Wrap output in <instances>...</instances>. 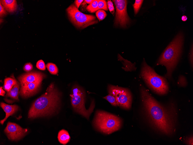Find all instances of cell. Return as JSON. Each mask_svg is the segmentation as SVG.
Wrapping results in <instances>:
<instances>
[{
    "label": "cell",
    "mask_w": 193,
    "mask_h": 145,
    "mask_svg": "<svg viewBox=\"0 0 193 145\" xmlns=\"http://www.w3.org/2000/svg\"><path fill=\"white\" fill-rule=\"evenodd\" d=\"M140 92L143 107L151 125L163 134L172 135L175 131L177 117L175 105L172 102L162 104L143 87H141Z\"/></svg>",
    "instance_id": "6da1fadb"
},
{
    "label": "cell",
    "mask_w": 193,
    "mask_h": 145,
    "mask_svg": "<svg viewBox=\"0 0 193 145\" xmlns=\"http://www.w3.org/2000/svg\"><path fill=\"white\" fill-rule=\"evenodd\" d=\"M60 97V93L51 83L46 92L33 103L28 112V118H33L54 114L59 108Z\"/></svg>",
    "instance_id": "7a4b0ae2"
},
{
    "label": "cell",
    "mask_w": 193,
    "mask_h": 145,
    "mask_svg": "<svg viewBox=\"0 0 193 145\" xmlns=\"http://www.w3.org/2000/svg\"><path fill=\"white\" fill-rule=\"evenodd\" d=\"M183 35L179 33L166 47L159 58L157 65L165 66L167 73L165 77L170 79L181 55L183 42Z\"/></svg>",
    "instance_id": "3957f363"
},
{
    "label": "cell",
    "mask_w": 193,
    "mask_h": 145,
    "mask_svg": "<svg viewBox=\"0 0 193 145\" xmlns=\"http://www.w3.org/2000/svg\"><path fill=\"white\" fill-rule=\"evenodd\" d=\"M122 120L119 117L103 111L97 110L93 121L95 128L106 134H110L119 130Z\"/></svg>",
    "instance_id": "277c9868"
},
{
    "label": "cell",
    "mask_w": 193,
    "mask_h": 145,
    "mask_svg": "<svg viewBox=\"0 0 193 145\" xmlns=\"http://www.w3.org/2000/svg\"><path fill=\"white\" fill-rule=\"evenodd\" d=\"M141 76L148 86L157 93L164 95L169 90L166 78L157 74L146 63L144 59L141 70Z\"/></svg>",
    "instance_id": "5b68a950"
},
{
    "label": "cell",
    "mask_w": 193,
    "mask_h": 145,
    "mask_svg": "<svg viewBox=\"0 0 193 145\" xmlns=\"http://www.w3.org/2000/svg\"><path fill=\"white\" fill-rule=\"evenodd\" d=\"M71 97V104L74 110L89 120L95 107L94 100H92L89 108L87 109L85 107V93L84 90L78 85H75L72 87Z\"/></svg>",
    "instance_id": "8992f818"
},
{
    "label": "cell",
    "mask_w": 193,
    "mask_h": 145,
    "mask_svg": "<svg viewBox=\"0 0 193 145\" xmlns=\"http://www.w3.org/2000/svg\"><path fill=\"white\" fill-rule=\"evenodd\" d=\"M66 11L70 20L78 28L83 29L98 22L94 15L83 13L74 4L70 5L66 9Z\"/></svg>",
    "instance_id": "52a82bcc"
},
{
    "label": "cell",
    "mask_w": 193,
    "mask_h": 145,
    "mask_svg": "<svg viewBox=\"0 0 193 145\" xmlns=\"http://www.w3.org/2000/svg\"><path fill=\"white\" fill-rule=\"evenodd\" d=\"M109 94L116 98L118 106L125 109H129L131 107L132 96L127 89L109 85L108 87Z\"/></svg>",
    "instance_id": "ba28073f"
},
{
    "label": "cell",
    "mask_w": 193,
    "mask_h": 145,
    "mask_svg": "<svg viewBox=\"0 0 193 145\" xmlns=\"http://www.w3.org/2000/svg\"><path fill=\"white\" fill-rule=\"evenodd\" d=\"M116 7V16L114 24L119 25L125 28L130 22V20L127 12V1L125 0H113Z\"/></svg>",
    "instance_id": "9c48e42d"
},
{
    "label": "cell",
    "mask_w": 193,
    "mask_h": 145,
    "mask_svg": "<svg viewBox=\"0 0 193 145\" xmlns=\"http://www.w3.org/2000/svg\"><path fill=\"white\" fill-rule=\"evenodd\" d=\"M27 129H23L14 123L8 122L4 130L8 138L12 141H17L21 139L27 133Z\"/></svg>",
    "instance_id": "30bf717a"
},
{
    "label": "cell",
    "mask_w": 193,
    "mask_h": 145,
    "mask_svg": "<svg viewBox=\"0 0 193 145\" xmlns=\"http://www.w3.org/2000/svg\"><path fill=\"white\" fill-rule=\"evenodd\" d=\"M45 77V75L41 72H32L23 74L18 78L21 85L32 82L42 81Z\"/></svg>",
    "instance_id": "8fae6325"
},
{
    "label": "cell",
    "mask_w": 193,
    "mask_h": 145,
    "mask_svg": "<svg viewBox=\"0 0 193 145\" xmlns=\"http://www.w3.org/2000/svg\"><path fill=\"white\" fill-rule=\"evenodd\" d=\"M42 81L30 82L21 85L19 93L24 98L29 97L38 91Z\"/></svg>",
    "instance_id": "7c38bea8"
},
{
    "label": "cell",
    "mask_w": 193,
    "mask_h": 145,
    "mask_svg": "<svg viewBox=\"0 0 193 145\" xmlns=\"http://www.w3.org/2000/svg\"><path fill=\"white\" fill-rule=\"evenodd\" d=\"M0 106L6 113L5 117L0 120V123L2 125L9 117L18 111V107L16 105H9L3 102L0 103Z\"/></svg>",
    "instance_id": "4fadbf2b"
},
{
    "label": "cell",
    "mask_w": 193,
    "mask_h": 145,
    "mask_svg": "<svg viewBox=\"0 0 193 145\" xmlns=\"http://www.w3.org/2000/svg\"><path fill=\"white\" fill-rule=\"evenodd\" d=\"M0 2L6 11L10 13L15 12L17 10V5L16 0H2Z\"/></svg>",
    "instance_id": "5bb4252c"
},
{
    "label": "cell",
    "mask_w": 193,
    "mask_h": 145,
    "mask_svg": "<svg viewBox=\"0 0 193 145\" xmlns=\"http://www.w3.org/2000/svg\"><path fill=\"white\" fill-rule=\"evenodd\" d=\"M57 138L61 144L66 145L70 141V137L68 131L63 129L59 131Z\"/></svg>",
    "instance_id": "9a60e30c"
},
{
    "label": "cell",
    "mask_w": 193,
    "mask_h": 145,
    "mask_svg": "<svg viewBox=\"0 0 193 145\" xmlns=\"http://www.w3.org/2000/svg\"><path fill=\"white\" fill-rule=\"evenodd\" d=\"M20 83L17 81V83L9 91L7 92L6 97H10L16 100H19L18 95L20 88Z\"/></svg>",
    "instance_id": "2e32d148"
},
{
    "label": "cell",
    "mask_w": 193,
    "mask_h": 145,
    "mask_svg": "<svg viewBox=\"0 0 193 145\" xmlns=\"http://www.w3.org/2000/svg\"><path fill=\"white\" fill-rule=\"evenodd\" d=\"M17 82L16 80L13 78H6L4 80L3 89L7 92L9 91L16 84Z\"/></svg>",
    "instance_id": "e0dca14e"
},
{
    "label": "cell",
    "mask_w": 193,
    "mask_h": 145,
    "mask_svg": "<svg viewBox=\"0 0 193 145\" xmlns=\"http://www.w3.org/2000/svg\"><path fill=\"white\" fill-rule=\"evenodd\" d=\"M46 67L48 70L51 74H57L58 71V70L57 66L52 63H48L46 65Z\"/></svg>",
    "instance_id": "ac0fdd59"
},
{
    "label": "cell",
    "mask_w": 193,
    "mask_h": 145,
    "mask_svg": "<svg viewBox=\"0 0 193 145\" xmlns=\"http://www.w3.org/2000/svg\"><path fill=\"white\" fill-rule=\"evenodd\" d=\"M99 0H94V1L89 4L87 8V10L89 12L93 13L98 10V5Z\"/></svg>",
    "instance_id": "d6986e66"
},
{
    "label": "cell",
    "mask_w": 193,
    "mask_h": 145,
    "mask_svg": "<svg viewBox=\"0 0 193 145\" xmlns=\"http://www.w3.org/2000/svg\"><path fill=\"white\" fill-rule=\"evenodd\" d=\"M103 98L109 102L112 105L114 106H118L116 98L113 95L109 94Z\"/></svg>",
    "instance_id": "ffe728a7"
},
{
    "label": "cell",
    "mask_w": 193,
    "mask_h": 145,
    "mask_svg": "<svg viewBox=\"0 0 193 145\" xmlns=\"http://www.w3.org/2000/svg\"><path fill=\"white\" fill-rule=\"evenodd\" d=\"M96 15L99 21H100L104 19L106 17L107 14L104 10L100 9L96 11Z\"/></svg>",
    "instance_id": "44dd1931"
},
{
    "label": "cell",
    "mask_w": 193,
    "mask_h": 145,
    "mask_svg": "<svg viewBox=\"0 0 193 145\" xmlns=\"http://www.w3.org/2000/svg\"><path fill=\"white\" fill-rule=\"evenodd\" d=\"M143 0H136L134 4L133 5L135 14H136L140 9Z\"/></svg>",
    "instance_id": "7402d4cb"
},
{
    "label": "cell",
    "mask_w": 193,
    "mask_h": 145,
    "mask_svg": "<svg viewBox=\"0 0 193 145\" xmlns=\"http://www.w3.org/2000/svg\"><path fill=\"white\" fill-rule=\"evenodd\" d=\"M101 9L107 11L108 6L106 1L103 0H99L98 5V10Z\"/></svg>",
    "instance_id": "603a6c76"
},
{
    "label": "cell",
    "mask_w": 193,
    "mask_h": 145,
    "mask_svg": "<svg viewBox=\"0 0 193 145\" xmlns=\"http://www.w3.org/2000/svg\"><path fill=\"white\" fill-rule=\"evenodd\" d=\"M36 67L41 70H45L46 69L45 63L42 60H39L37 61L36 64Z\"/></svg>",
    "instance_id": "cb8c5ba5"
},
{
    "label": "cell",
    "mask_w": 193,
    "mask_h": 145,
    "mask_svg": "<svg viewBox=\"0 0 193 145\" xmlns=\"http://www.w3.org/2000/svg\"><path fill=\"white\" fill-rule=\"evenodd\" d=\"M178 84L180 86L185 87L187 85V82L185 78L183 76H180L179 78Z\"/></svg>",
    "instance_id": "d4e9b609"
},
{
    "label": "cell",
    "mask_w": 193,
    "mask_h": 145,
    "mask_svg": "<svg viewBox=\"0 0 193 145\" xmlns=\"http://www.w3.org/2000/svg\"><path fill=\"white\" fill-rule=\"evenodd\" d=\"M7 14V12H6L5 9L3 6L0 2V17L1 18H3L6 16Z\"/></svg>",
    "instance_id": "484cf974"
},
{
    "label": "cell",
    "mask_w": 193,
    "mask_h": 145,
    "mask_svg": "<svg viewBox=\"0 0 193 145\" xmlns=\"http://www.w3.org/2000/svg\"><path fill=\"white\" fill-rule=\"evenodd\" d=\"M33 69V65L30 63H27L25 64L24 67V70L27 72L31 71Z\"/></svg>",
    "instance_id": "4316f807"
},
{
    "label": "cell",
    "mask_w": 193,
    "mask_h": 145,
    "mask_svg": "<svg viewBox=\"0 0 193 145\" xmlns=\"http://www.w3.org/2000/svg\"><path fill=\"white\" fill-rule=\"evenodd\" d=\"M83 0H76L75 1V5L78 9L81 3L83 1Z\"/></svg>",
    "instance_id": "83f0119b"
},
{
    "label": "cell",
    "mask_w": 193,
    "mask_h": 145,
    "mask_svg": "<svg viewBox=\"0 0 193 145\" xmlns=\"http://www.w3.org/2000/svg\"><path fill=\"white\" fill-rule=\"evenodd\" d=\"M186 142L188 144L193 145V137L191 136L188 137L186 140Z\"/></svg>",
    "instance_id": "f1b7e54d"
},
{
    "label": "cell",
    "mask_w": 193,
    "mask_h": 145,
    "mask_svg": "<svg viewBox=\"0 0 193 145\" xmlns=\"http://www.w3.org/2000/svg\"><path fill=\"white\" fill-rule=\"evenodd\" d=\"M190 60L191 64L193 65V48H192L191 51L190 52Z\"/></svg>",
    "instance_id": "f546056e"
},
{
    "label": "cell",
    "mask_w": 193,
    "mask_h": 145,
    "mask_svg": "<svg viewBox=\"0 0 193 145\" xmlns=\"http://www.w3.org/2000/svg\"><path fill=\"white\" fill-rule=\"evenodd\" d=\"M108 8L110 12L112 14H113L115 12L114 9V6H108Z\"/></svg>",
    "instance_id": "4dcf8cb0"
},
{
    "label": "cell",
    "mask_w": 193,
    "mask_h": 145,
    "mask_svg": "<svg viewBox=\"0 0 193 145\" xmlns=\"http://www.w3.org/2000/svg\"><path fill=\"white\" fill-rule=\"evenodd\" d=\"M0 95L4 96L5 93V91L2 89V87H0Z\"/></svg>",
    "instance_id": "1f68e13d"
},
{
    "label": "cell",
    "mask_w": 193,
    "mask_h": 145,
    "mask_svg": "<svg viewBox=\"0 0 193 145\" xmlns=\"http://www.w3.org/2000/svg\"><path fill=\"white\" fill-rule=\"evenodd\" d=\"M108 6H113V4L112 1L111 0H108L107 3Z\"/></svg>",
    "instance_id": "d6a6232c"
},
{
    "label": "cell",
    "mask_w": 193,
    "mask_h": 145,
    "mask_svg": "<svg viewBox=\"0 0 193 145\" xmlns=\"http://www.w3.org/2000/svg\"><path fill=\"white\" fill-rule=\"evenodd\" d=\"M181 19L183 21H185L187 19V17L186 16L183 15L181 17Z\"/></svg>",
    "instance_id": "836d02e7"
},
{
    "label": "cell",
    "mask_w": 193,
    "mask_h": 145,
    "mask_svg": "<svg viewBox=\"0 0 193 145\" xmlns=\"http://www.w3.org/2000/svg\"><path fill=\"white\" fill-rule=\"evenodd\" d=\"M94 0H85L84 1V2H85L86 3L88 4H90L92 3Z\"/></svg>",
    "instance_id": "e575fe53"
}]
</instances>
